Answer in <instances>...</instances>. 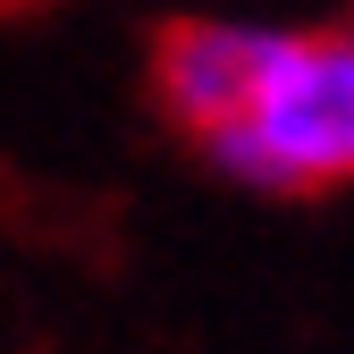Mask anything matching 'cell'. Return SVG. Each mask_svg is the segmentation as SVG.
<instances>
[{"mask_svg":"<svg viewBox=\"0 0 354 354\" xmlns=\"http://www.w3.org/2000/svg\"><path fill=\"white\" fill-rule=\"evenodd\" d=\"M203 152L245 186H287V194L337 186L354 169V51H346V34L337 26L270 34L245 118L228 136H211Z\"/></svg>","mask_w":354,"mask_h":354,"instance_id":"cell-1","label":"cell"},{"mask_svg":"<svg viewBox=\"0 0 354 354\" xmlns=\"http://www.w3.org/2000/svg\"><path fill=\"white\" fill-rule=\"evenodd\" d=\"M261 51H270V26H219V17H177L152 42V84H160V110L194 136H228L253 102V76Z\"/></svg>","mask_w":354,"mask_h":354,"instance_id":"cell-2","label":"cell"}]
</instances>
